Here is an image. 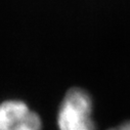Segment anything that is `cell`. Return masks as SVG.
I'll return each instance as SVG.
<instances>
[{
    "label": "cell",
    "mask_w": 130,
    "mask_h": 130,
    "mask_svg": "<svg viewBox=\"0 0 130 130\" xmlns=\"http://www.w3.org/2000/svg\"><path fill=\"white\" fill-rule=\"evenodd\" d=\"M89 94L80 88L70 89L60 105L57 117L59 130H94Z\"/></svg>",
    "instance_id": "cell-1"
},
{
    "label": "cell",
    "mask_w": 130,
    "mask_h": 130,
    "mask_svg": "<svg viewBox=\"0 0 130 130\" xmlns=\"http://www.w3.org/2000/svg\"><path fill=\"white\" fill-rule=\"evenodd\" d=\"M41 125L40 117L24 102L0 104V130H41Z\"/></svg>",
    "instance_id": "cell-2"
},
{
    "label": "cell",
    "mask_w": 130,
    "mask_h": 130,
    "mask_svg": "<svg viewBox=\"0 0 130 130\" xmlns=\"http://www.w3.org/2000/svg\"><path fill=\"white\" fill-rule=\"evenodd\" d=\"M109 130H130V122H126L124 124H121L115 128L109 129Z\"/></svg>",
    "instance_id": "cell-3"
}]
</instances>
